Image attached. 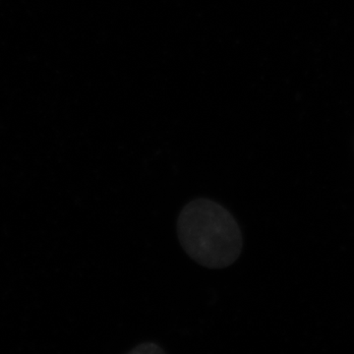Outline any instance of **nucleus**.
<instances>
[{"label": "nucleus", "instance_id": "nucleus-1", "mask_svg": "<svg viewBox=\"0 0 354 354\" xmlns=\"http://www.w3.org/2000/svg\"><path fill=\"white\" fill-rule=\"evenodd\" d=\"M176 232L185 253L208 269L234 265L243 249V237L234 216L208 198H197L184 206L177 218Z\"/></svg>", "mask_w": 354, "mask_h": 354}, {"label": "nucleus", "instance_id": "nucleus-2", "mask_svg": "<svg viewBox=\"0 0 354 354\" xmlns=\"http://www.w3.org/2000/svg\"><path fill=\"white\" fill-rule=\"evenodd\" d=\"M164 349L160 348L158 344L153 342H145V344H140L136 348L130 351L129 353L137 354H152V353H165Z\"/></svg>", "mask_w": 354, "mask_h": 354}]
</instances>
